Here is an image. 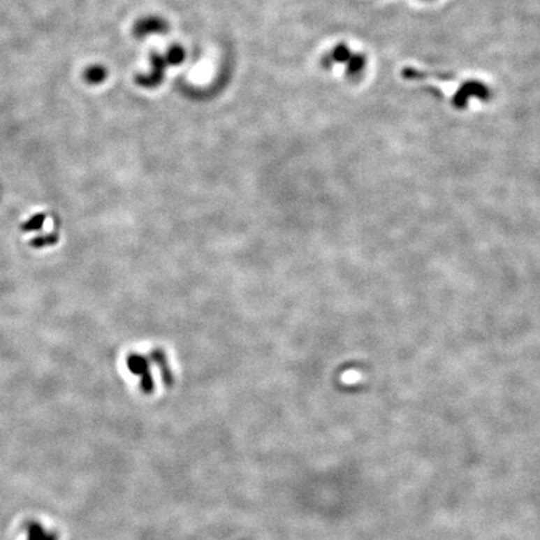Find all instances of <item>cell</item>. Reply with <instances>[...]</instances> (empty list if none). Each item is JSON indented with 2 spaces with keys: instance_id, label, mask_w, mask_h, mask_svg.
<instances>
[{
  "instance_id": "cell-1",
  "label": "cell",
  "mask_w": 540,
  "mask_h": 540,
  "mask_svg": "<svg viewBox=\"0 0 540 540\" xmlns=\"http://www.w3.org/2000/svg\"><path fill=\"white\" fill-rule=\"evenodd\" d=\"M185 49L182 45H173L166 49V53H152L150 55V69L148 73L140 74L137 82L143 88H155L166 77V69L169 66H175L184 63Z\"/></svg>"
},
{
  "instance_id": "cell-2",
  "label": "cell",
  "mask_w": 540,
  "mask_h": 540,
  "mask_svg": "<svg viewBox=\"0 0 540 540\" xmlns=\"http://www.w3.org/2000/svg\"><path fill=\"white\" fill-rule=\"evenodd\" d=\"M169 24L161 17H147L138 20L134 27V34L138 38H147L155 34H166Z\"/></svg>"
},
{
  "instance_id": "cell-3",
  "label": "cell",
  "mask_w": 540,
  "mask_h": 540,
  "mask_svg": "<svg viewBox=\"0 0 540 540\" xmlns=\"http://www.w3.org/2000/svg\"><path fill=\"white\" fill-rule=\"evenodd\" d=\"M27 540H57V537L49 529L39 523L31 522L27 527Z\"/></svg>"
},
{
  "instance_id": "cell-4",
  "label": "cell",
  "mask_w": 540,
  "mask_h": 540,
  "mask_svg": "<svg viewBox=\"0 0 540 540\" xmlns=\"http://www.w3.org/2000/svg\"><path fill=\"white\" fill-rule=\"evenodd\" d=\"M108 71L104 66H90L88 71H85V79L90 84H101L107 79Z\"/></svg>"
},
{
  "instance_id": "cell-5",
  "label": "cell",
  "mask_w": 540,
  "mask_h": 540,
  "mask_svg": "<svg viewBox=\"0 0 540 540\" xmlns=\"http://www.w3.org/2000/svg\"><path fill=\"white\" fill-rule=\"evenodd\" d=\"M45 223V215L44 214H36L33 218H30L29 220H27L22 226L23 232H36V231H41L43 226Z\"/></svg>"
},
{
  "instance_id": "cell-6",
  "label": "cell",
  "mask_w": 540,
  "mask_h": 540,
  "mask_svg": "<svg viewBox=\"0 0 540 540\" xmlns=\"http://www.w3.org/2000/svg\"><path fill=\"white\" fill-rule=\"evenodd\" d=\"M57 242H58V238L55 237V235H41V237L34 238L30 242V245L34 247V248H43V247L53 245Z\"/></svg>"
}]
</instances>
